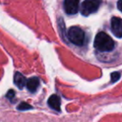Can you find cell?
Returning a JSON list of instances; mask_svg holds the SVG:
<instances>
[{
	"mask_svg": "<svg viewBox=\"0 0 122 122\" xmlns=\"http://www.w3.org/2000/svg\"><path fill=\"white\" fill-rule=\"evenodd\" d=\"M14 82L19 89H23L26 85V84H27V79L22 74H20L19 72H17L14 75Z\"/></svg>",
	"mask_w": 122,
	"mask_h": 122,
	"instance_id": "ba28073f",
	"label": "cell"
},
{
	"mask_svg": "<svg viewBox=\"0 0 122 122\" xmlns=\"http://www.w3.org/2000/svg\"><path fill=\"white\" fill-rule=\"evenodd\" d=\"M94 47L100 52H109L114 49L115 42L110 35L105 32H100L95 36Z\"/></svg>",
	"mask_w": 122,
	"mask_h": 122,
	"instance_id": "6da1fadb",
	"label": "cell"
},
{
	"mask_svg": "<svg viewBox=\"0 0 122 122\" xmlns=\"http://www.w3.org/2000/svg\"><path fill=\"white\" fill-rule=\"evenodd\" d=\"M17 109L19 110H31V109H33V107H32V105H29L28 103L22 102V103L18 105Z\"/></svg>",
	"mask_w": 122,
	"mask_h": 122,
	"instance_id": "9c48e42d",
	"label": "cell"
},
{
	"mask_svg": "<svg viewBox=\"0 0 122 122\" xmlns=\"http://www.w3.org/2000/svg\"><path fill=\"white\" fill-rule=\"evenodd\" d=\"M14 95H15V92H14V90H9V91H8L6 96H7L9 99H12L14 97Z\"/></svg>",
	"mask_w": 122,
	"mask_h": 122,
	"instance_id": "8fae6325",
	"label": "cell"
},
{
	"mask_svg": "<svg viewBox=\"0 0 122 122\" xmlns=\"http://www.w3.org/2000/svg\"><path fill=\"white\" fill-rule=\"evenodd\" d=\"M117 8H118V9L120 12H122V0H120V1L117 3Z\"/></svg>",
	"mask_w": 122,
	"mask_h": 122,
	"instance_id": "7c38bea8",
	"label": "cell"
},
{
	"mask_svg": "<svg viewBox=\"0 0 122 122\" xmlns=\"http://www.w3.org/2000/svg\"><path fill=\"white\" fill-rule=\"evenodd\" d=\"M79 1H75V0H66L64 3V8L65 11L67 14L73 15V14H77L79 10Z\"/></svg>",
	"mask_w": 122,
	"mask_h": 122,
	"instance_id": "5b68a950",
	"label": "cell"
},
{
	"mask_svg": "<svg viewBox=\"0 0 122 122\" xmlns=\"http://www.w3.org/2000/svg\"><path fill=\"white\" fill-rule=\"evenodd\" d=\"M39 84H40V81H39V79L38 77H32V78L29 79L27 80V84H26V86H27L28 90L30 92L34 93L37 90V89L39 88Z\"/></svg>",
	"mask_w": 122,
	"mask_h": 122,
	"instance_id": "52a82bcc",
	"label": "cell"
},
{
	"mask_svg": "<svg viewBox=\"0 0 122 122\" xmlns=\"http://www.w3.org/2000/svg\"><path fill=\"white\" fill-rule=\"evenodd\" d=\"M100 1H84L81 4L80 12L84 16H88L96 12L100 7Z\"/></svg>",
	"mask_w": 122,
	"mask_h": 122,
	"instance_id": "3957f363",
	"label": "cell"
},
{
	"mask_svg": "<svg viewBox=\"0 0 122 122\" xmlns=\"http://www.w3.org/2000/svg\"><path fill=\"white\" fill-rule=\"evenodd\" d=\"M48 104H49V107L52 108L53 110H57V111H60V98H59V95H51L49 98Z\"/></svg>",
	"mask_w": 122,
	"mask_h": 122,
	"instance_id": "8992f818",
	"label": "cell"
},
{
	"mask_svg": "<svg viewBox=\"0 0 122 122\" xmlns=\"http://www.w3.org/2000/svg\"><path fill=\"white\" fill-rule=\"evenodd\" d=\"M67 36H68L69 40L77 46H82L85 43V32L80 28L76 27V26H72L69 29Z\"/></svg>",
	"mask_w": 122,
	"mask_h": 122,
	"instance_id": "7a4b0ae2",
	"label": "cell"
},
{
	"mask_svg": "<svg viewBox=\"0 0 122 122\" xmlns=\"http://www.w3.org/2000/svg\"><path fill=\"white\" fill-rule=\"evenodd\" d=\"M111 31L115 37L122 38V19L119 17H113L111 19Z\"/></svg>",
	"mask_w": 122,
	"mask_h": 122,
	"instance_id": "277c9868",
	"label": "cell"
},
{
	"mask_svg": "<svg viewBox=\"0 0 122 122\" xmlns=\"http://www.w3.org/2000/svg\"><path fill=\"white\" fill-rule=\"evenodd\" d=\"M111 77V82L114 83V82H116L117 80H119V79L120 78V72H113L110 75Z\"/></svg>",
	"mask_w": 122,
	"mask_h": 122,
	"instance_id": "30bf717a",
	"label": "cell"
}]
</instances>
